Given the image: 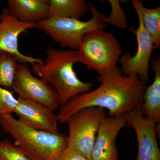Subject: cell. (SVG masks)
Returning a JSON list of instances; mask_svg holds the SVG:
<instances>
[{
	"mask_svg": "<svg viewBox=\"0 0 160 160\" xmlns=\"http://www.w3.org/2000/svg\"><path fill=\"white\" fill-rule=\"evenodd\" d=\"M36 26L37 23L20 22L9 14L7 8H4L0 14V50L15 55L18 62L22 64H44L42 59L23 54L18 49L20 35Z\"/></svg>",
	"mask_w": 160,
	"mask_h": 160,
	"instance_id": "cell-10",
	"label": "cell"
},
{
	"mask_svg": "<svg viewBox=\"0 0 160 160\" xmlns=\"http://www.w3.org/2000/svg\"><path fill=\"white\" fill-rule=\"evenodd\" d=\"M3 131L14 140V145L31 160H58L67 147L68 136L37 130L25 126L11 113L0 115Z\"/></svg>",
	"mask_w": 160,
	"mask_h": 160,
	"instance_id": "cell-3",
	"label": "cell"
},
{
	"mask_svg": "<svg viewBox=\"0 0 160 160\" xmlns=\"http://www.w3.org/2000/svg\"><path fill=\"white\" fill-rule=\"evenodd\" d=\"M18 105L12 92L0 86V115L15 112Z\"/></svg>",
	"mask_w": 160,
	"mask_h": 160,
	"instance_id": "cell-20",
	"label": "cell"
},
{
	"mask_svg": "<svg viewBox=\"0 0 160 160\" xmlns=\"http://www.w3.org/2000/svg\"><path fill=\"white\" fill-rule=\"evenodd\" d=\"M0 160H31L9 140L0 141Z\"/></svg>",
	"mask_w": 160,
	"mask_h": 160,
	"instance_id": "cell-19",
	"label": "cell"
},
{
	"mask_svg": "<svg viewBox=\"0 0 160 160\" xmlns=\"http://www.w3.org/2000/svg\"><path fill=\"white\" fill-rule=\"evenodd\" d=\"M106 116L105 109L96 107L83 108L72 115L66 122L69 129L67 147L91 160L96 134Z\"/></svg>",
	"mask_w": 160,
	"mask_h": 160,
	"instance_id": "cell-6",
	"label": "cell"
},
{
	"mask_svg": "<svg viewBox=\"0 0 160 160\" xmlns=\"http://www.w3.org/2000/svg\"><path fill=\"white\" fill-rule=\"evenodd\" d=\"M92 17L86 22L68 18H48L37 23L36 28L42 30L62 48L78 50L84 35L89 32L102 30L107 26L103 22L104 14L89 2Z\"/></svg>",
	"mask_w": 160,
	"mask_h": 160,
	"instance_id": "cell-4",
	"label": "cell"
},
{
	"mask_svg": "<svg viewBox=\"0 0 160 160\" xmlns=\"http://www.w3.org/2000/svg\"><path fill=\"white\" fill-rule=\"evenodd\" d=\"M135 10L138 18V28L136 30L129 29L136 35L137 51L133 57L127 52L120 58L118 62L122 66L120 70L123 74L137 75L140 79L148 83L149 82V62L154 44L151 37L145 29L140 12L137 9Z\"/></svg>",
	"mask_w": 160,
	"mask_h": 160,
	"instance_id": "cell-8",
	"label": "cell"
},
{
	"mask_svg": "<svg viewBox=\"0 0 160 160\" xmlns=\"http://www.w3.org/2000/svg\"><path fill=\"white\" fill-rule=\"evenodd\" d=\"M111 6V14L108 17L104 16L103 22L111 24L119 29H126L128 27L127 19L126 13L120 6V3L124 1L109 0Z\"/></svg>",
	"mask_w": 160,
	"mask_h": 160,
	"instance_id": "cell-18",
	"label": "cell"
},
{
	"mask_svg": "<svg viewBox=\"0 0 160 160\" xmlns=\"http://www.w3.org/2000/svg\"><path fill=\"white\" fill-rule=\"evenodd\" d=\"M49 0H9V14L24 22L37 23L48 18Z\"/></svg>",
	"mask_w": 160,
	"mask_h": 160,
	"instance_id": "cell-13",
	"label": "cell"
},
{
	"mask_svg": "<svg viewBox=\"0 0 160 160\" xmlns=\"http://www.w3.org/2000/svg\"><path fill=\"white\" fill-rule=\"evenodd\" d=\"M15 113L18 116L19 122L37 130L59 134L58 118L48 107L31 100L19 97Z\"/></svg>",
	"mask_w": 160,
	"mask_h": 160,
	"instance_id": "cell-12",
	"label": "cell"
},
{
	"mask_svg": "<svg viewBox=\"0 0 160 160\" xmlns=\"http://www.w3.org/2000/svg\"><path fill=\"white\" fill-rule=\"evenodd\" d=\"M152 68L154 72V78L150 86H147L143 102L139 110L143 115L156 123L160 122V58H151Z\"/></svg>",
	"mask_w": 160,
	"mask_h": 160,
	"instance_id": "cell-14",
	"label": "cell"
},
{
	"mask_svg": "<svg viewBox=\"0 0 160 160\" xmlns=\"http://www.w3.org/2000/svg\"><path fill=\"white\" fill-rule=\"evenodd\" d=\"M46 54L44 64L32 65V72L53 86L58 95L61 105L91 89L92 83L81 81L74 71V64L79 62L78 50L49 48Z\"/></svg>",
	"mask_w": 160,
	"mask_h": 160,
	"instance_id": "cell-2",
	"label": "cell"
},
{
	"mask_svg": "<svg viewBox=\"0 0 160 160\" xmlns=\"http://www.w3.org/2000/svg\"><path fill=\"white\" fill-rule=\"evenodd\" d=\"M58 160H89L77 151L70 148H66L60 155Z\"/></svg>",
	"mask_w": 160,
	"mask_h": 160,
	"instance_id": "cell-21",
	"label": "cell"
},
{
	"mask_svg": "<svg viewBox=\"0 0 160 160\" xmlns=\"http://www.w3.org/2000/svg\"><path fill=\"white\" fill-rule=\"evenodd\" d=\"M127 126L134 129L138 143L137 160H160V150L157 134L156 123L145 118L139 109L132 110L126 115Z\"/></svg>",
	"mask_w": 160,
	"mask_h": 160,
	"instance_id": "cell-9",
	"label": "cell"
},
{
	"mask_svg": "<svg viewBox=\"0 0 160 160\" xmlns=\"http://www.w3.org/2000/svg\"><path fill=\"white\" fill-rule=\"evenodd\" d=\"M12 88L20 97L39 103L52 111L61 106L58 95L53 86L43 79L34 77L27 63L18 66Z\"/></svg>",
	"mask_w": 160,
	"mask_h": 160,
	"instance_id": "cell-7",
	"label": "cell"
},
{
	"mask_svg": "<svg viewBox=\"0 0 160 160\" xmlns=\"http://www.w3.org/2000/svg\"><path fill=\"white\" fill-rule=\"evenodd\" d=\"M18 62L15 55L0 50V86L12 88L18 66Z\"/></svg>",
	"mask_w": 160,
	"mask_h": 160,
	"instance_id": "cell-17",
	"label": "cell"
},
{
	"mask_svg": "<svg viewBox=\"0 0 160 160\" xmlns=\"http://www.w3.org/2000/svg\"><path fill=\"white\" fill-rule=\"evenodd\" d=\"M101 85L93 91L76 96L59 107V122L66 123L75 112L89 107L109 110V117L126 116L139 109L147 87L137 75L126 76L117 66L97 77Z\"/></svg>",
	"mask_w": 160,
	"mask_h": 160,
	"instance_id": "cell-1",
	"label": "cell"
},
{
	"mask_svg": "<svg viewBox=\"0 0 160 160\" xmlns=\"http://www.w3.org/2000/svg\"><path fill=\"white\" fill-rule=\"evenodd\" d=\"M126 126V116L104 118L92 150L91 160H118L116 138L120 130Z\"/></svg>",
	"mask_w": 160,
	"mask_h": 160,
	"instance_id": "cell-11",
	"label": "cell"
},
{
	"mask_svg": "<svg viewBox=\"0 0 160 160\" xmlns=\"http://www.w3.org/2000/svg\"><path fill=\"white\" fill-rule=\"evenodd\" d=\"M78 51L79 63L97 72L99 75L114 69L122 53L116 38L102 30L84 35Z\"/></svg>",
	"mask_w": 160,
	"mask_h": 160,
	"instance_id": "cell-5",
	"label": "cell"
},
{
	"mask_svg": "<svg viewBox=\"0 0 160 160\" xmlns=\"http://www.w3.org/2000/svg\"><path fill=\"white\" fill-rule=\"evenodd\" d=\"M90 11L84 0H49L48 18L80 20Z\"/></svg>",
	"mask_w": 160,
	"mask_h": 160,
	"instance_id": "cell-15",
	"label": "cell"
},
{
	"mask_svg": "<svg viewBox=\"0 0 160 160\" xmlns=\"http://www.w3.org/2000/svg\"><path fill=\"white\" fill-rule=\"evenodd\" d=\"M135 9L140 12L143 25L150 35L154 44V49L160 48V7L149 9L143 6L139 0H132Z\"/></svg>",
	"mask_w": 160,
	"mask_h": 160,
	"instance_id": "cell-16",
	"label": "cell"
}]
</instances>
